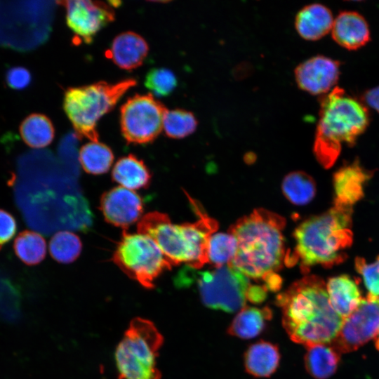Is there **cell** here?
Returning a JSON list of instances; mask_svg holds the SVG:
<instances>
[{
    "instance_id": "1",
    "label": "cell",
    "mask_w": 379,
    "mask_h": 379,
    "mask_svg": "<svg viewBox=\"0 0 379 379\" xmlns=\"http://www.w3.org/2000/svg\"><path fill=\"white\" fill-rule=\"evenodd\" d=\"M282 310L283 326L290 338L305 347L330 345L343 319L332 307L324 279L305 275L276 298Z\"/></svg>"
},
{
    "instance_id": "2",
    "label": "cell",
    "mask_w": 379,
    "mask_h": 379,
    "mask_svg": "<svg viewBox=\"0 0 379 379\" xmlns=\"http://www.w3.org/2000/svg\"><path fill=\"white\" fill-rule=\"evenodd\" d=\"M285 224L282 216L264 208L239 219L228 232L237 241L236 254L228 265L254 279L277 274L287 255L282 234Z\"/></svg>"
},
{
    "instance_id": "3",
    "label": "cell",
    "mask_w": 379,
    "mask_h": 379,
    "mask_svg": "<svg viewBox=\"0 0 379 379\" xmlns=\"http://www.w3.org/2000/svg\"><path fill=\"white\" fill-rule=\"evenodd\" d=\"M352 216V207L334 203L324 213L304 220L295 230L294 252L286 263L299 262L307 274L314 265L331 268L343 262L353 241Z\"/></svg>"
},
{
    "instance_id": "4",
    "label": "cell",
    "mask_w": 379,
    "mask_h": 379,
    "mask_svg": "<svg viewBox=\"0 0 379 379\" xmlns=\"http://www.w3.org/2000/svg\"><path fill=\"white\" fill-rule=\"evenodd\" d=\"M189 199L199 216L196 222L175 224L166 213L152 211L138 222L137 232L150 237L172 266L185 263L198 270L208 262V241L218 223Z\"/></svg>"
},
{
    "instance_id": "5",
    "label": "cell",
    "mask_w": 379,
    "mask_h": 379,
    "mask_svg": "<svg viewBox=\"0 0 379 379\" xmlns=\"http://www.w3.org/2000/svg\"><path fill=\"white\" fill-rule=\"evenodd\" d=\"M319 119L314 143V154L325 168L333 166L343 144L353 146L366 130L370 116L366 106L335 86L319 98Z\"/></svg>"
},
{
    "instance_id": "6",
    "label": "cell",
    "mask_w": 379,
    "mask_h": 379,
    "mask_svg": "<svg viewBox=\"0 0 379 379\" xmlns=\"http://www.w3.org/2000/svg\"><path fill=\"white\" fill-rule=\"evenodd\" d=\"M136 84L135 79L128 78L114 84L98 81L67 88L64 94L63 108L77 135L91 142L99 141L98 121Z\"/></svg>"
},
{
    "instance_id": "7",
    "label": "cell",
    "mask_w": 379,
    "mask_h": 379,
    "mask_svg": "<svg viewBox=\"0 0 379 379\" xmlns=\"http://www.w3.org/2000/svg\"><path fill=\"white\" fill-rule=\"evenodd\" d=\"M163 342L152 321L133 319L115 351L119 379H160L157 357Z\"/></svg>"
},
{
    "instance_id": "8",
    "label": "cell",
    "mask_w": 379,
    "mask_h": 379,
    "mask_svg": "<svg viewBox=\"0 0 379 379\" xmlns=\"http://www.w3.org/2000/svg\"><path fill=\"white\" fill-rule=\"evenodd\" d=\"M177 280L181 286L194 283L205 306L226 312L245 307L251 286L248 277L230 265L205 271L186 266Z\"/></svg>"
},
{
    "instance_id": "9",
    "label": "cell",
    "mask_w": 379,
    "mask_h": 379,
    "mask_svg": "<svg viewBox=\"0 0 379 379\" xmlns=\"http://www.w3.org/2000/svg\"><path fill=\"white\" fill-rule=\"evenodd\" d=\"M112 260L128 277L143 287H154L157 278L172 267L148 236L124 231Z\"/></svg>"
},
{
    "instance_id": "10",
    "label": "cell",
    "mask_w": 379,
    "mask_h": 379,
    "mask_svg": "<svg viewBox=\"0 0 379 379\" xmlns=\"http://www.w3.org/2000/svg\"><path fill=\"white\" fill-rule=\"evenodd\" d=\"M166 107L149 93L135 94L120 108V126L128 143L143 145L154 141L163 129Z\"/></svg>"
},
{
    "instance_id": "11",
    "label": "cell",
    "mask_w": 379,
    "mask_h": 379,
    "mask_svg": "<svg viewBox=\"0 0 379 379\" xmlns=\"http://www.w3.org/2000/svg\"><path fill=\"white\" fill-rule=\"evenodd\" d=\"M379 333V296L370 293L357 308L343 319L341 328L329 345L340 355L357 350Z\"/></svg>"
},
{
    "instance_id": "12",
    "label": "cell",
    "mask_w": 379,
    "mask_h": 379,
    "mask_svg": "<svg viewBox=\"0 0 379 379\" xmlns=\"http://www.w3.org/2000/svg\"><path fill=\"white\" fill-rule=\"evenodd\" d=\"M66 22L79 42L91 44L96 34L114 20V11L103 1L89 0L63 1Z\"/></svg>"
},
{
    "instance_id": "13",
    "label": "cell",
    "mask_w": 379,
    "mask_h": 379,
    "mask_svg": "<svg viewBox=\"0 0 379 379\" xmlns=\"http://www.w3.org/2000/svg\"><path fill=\"white\" fill-rule=\"evenodd\" d=\"M100 210L107 222L126 229L143 216V201L133 190L118 186L102 194Z\"/></svg>"
},
{
    "instance_id": "14",
    "label": "cell",
    "mask_w": 379,
    "mask_h": 379,
    "mask_svg": "<svg viewBox=\"0 0 379 379\" xmlns=\"http://www.w3.org/2000/svg\"><path fill=\"white\" fill-rule=\"evenodd\" d=\"M340 62L324 55H316L302 62L295 69L300 88L312 95H324L337 84Z\"/></svg>"
},
{
    "instance_id": "15",
    "label": "cell",
    "mask_w": 379,
    "mask_h": 379,
    "mask_svg": "<svg viewBox=\"0 0 379 379\" xmlns=\"http://www.w3.org/2000/svg\"><path fill=\"white\" fill-rule=\"evenodd\" d=\"M373 175L357 159L340 168L333 175L334 203L352 207L363 198L364 185Z\"/></svg>"
},
{
    "instance_id": "16",
    "label": "cell",
    "mask_w": 379,
    "mask_h": 379,
    "mask_svg": "<svg viewBox=\"0 0 379 379\" xmlns=\"http://www.w3.org/2000/svg\"><path fill=\"white\" fill-rule=\"evenodd\" d=\"M331 32L333 40L348 50L358 49L371 39L367 21L359 13L352 11L340 12L334 18Z\"/></svg>"
},
{
    "instance_id": "17",
    "label": "cell",
    "mask_w": 379,
    "mask_h": 379,
    "mask_svg": "<svg viewBox=\"0 0 379 379\" xmlns=\"http://www.w3.org/2000/svg\"><path fill=\"white\" fill-rule=\"evenodd\" d=\"M148 51V44L143 37L133 32H126L113 39L105 55L119 68L132 70L142 65Z\"/></svg>"
},
{
    "instance_id": "18",
    "label": "cell",
    "mask_w": 379,
    "mask_h": 379,
    "mask_svg": "<svg viewBox=\"0 0 379 379\" xmlns=\"http://www.w3.org/2000/svg\"><path fill=\"white\" fill-rule=\"evenodd\" d=\"M333 16L331 10L321 4L304 6L296 15L295 26L300 36L306 40H318L331 31Z\"/></svg>"
},
{
    "instance_id": "19",
    "label": "cell",
    "mask_w": 379,
    "mask_h": 379,
    "mask_svg": "<svg viewBox=\"0 0 379 379\" xmlns=\"http://www.w3.org/2000/svg\"><path fill=\"white\" fill-rule=\"evenodd\" d=\"M326 285L332 307L343 319L357 308L363 298L358 282L348 275L331 277Z\"/></svg>"
},
{
    "instance_id": "20",
    "label": "cell",
    "mask_w": 379,
    "mask_h": 379,
    "mask_svg": "<svg viewBox=\"0 0 379 379\" xmlns=\"http://www.w3.org/2000/svg\"><path fill=\"white\" fill-rule=\"evenodd\" d=\"M279 361L278 347L263 340L251 345L244 354L245 368L255 377L270 376L277 370Z\"/></svg>"
},
{
    "instance_id": "21",
    "label": "cell",
    "mask_w": 379,
    "mask_h": 379,
    "mask_svg": "<svg viewBox=\"0 0 379 379\" xmlns=\"http://www.w3.org/2000/svg\"><path fill=\"white\" fill-rule=\"evenodd\" d=\"M112 176L120 186L131 190L147 187L151 173L144 161L131 154L120 158L114 166Z\"/></svg>"
},
{
    "instance_id": "22",
    "label": "cell",
    "mask_w": 379,
    "mask_h": 379,
    "mask_svg": "<svg viewBox=\"0 0 379 379\" xmlns=\"http://www.w3.org/2000/svg\"><path fill=\"white\" fill-rule=\"evenodd\" d=\"M272 317V312L268 307L258 308L245 306L234 318L227 332L243 339L254 338L263 331L267 321L270 320Z\"/></svg>"
},
{
    "instance_id": "23",
    "label": "cell",
    "mask_w": 379,
    "mask_h": 379,
    "mask_svg": "<svg viewBox=\"0 0 379 379\" xmlns=\"http://www.w3.org/2000/svg\"><path fill=\"white\" fill-rule=\"evenodd\" d=\"M306 348L305 365L312 377L326 379L335 372L340 354L329 345H314Z\"/></svg>"
},
{
    "instance_id": "24",
    "label": "cell",
    "mask_w": 379,
    "mask_h": 379,
    "mask_svg": "<svg viewBox=\"0 0 379 379\" xmlns=\"http://www.w3.org/2000/svg\"><path fill=\"white\" fill-rule=\"evenodd\" d=\"M19 131L25 144L36 149L50 145L55 135V129L50 119L39 113H33L25 117L20 125Z\"/></svg>"
},
{
    "instance_id": "25",
    "label": "cell",
    "mask_w": 379,
    "mask_h": 379,
    "mask_svg": "<svg viewBox=\"0 0 379 379\" xmlns=\"http://www.w3.org/2000/svg\"><path fill=\"white\" fill-rule=\"evenodd\" d=\"M79 159L86 173L98 175L109 171L114 161V154L105 144L91 141L81 147Z\"/></svg>"
},
{
    "instance_id": "26",
    "label": "cell",
    "mask_w": 379,
    "mask_h": 379,
    "mask_svg": "<svg viewBox=\"0 0 379 379\" xmlns=\"http://www.w3.org/2000/svg\"><path fill=\"white\" fill-rule=\"evenodd\" d=\"M281 188L285 197L292 204L299 206L310 203L316 194L314 180L302 171H294L286 175Z\"/></svg>"
},
{
    "instance_id": "27",
    "label": "cell",
    "mask_w": 379,
    "mask_h": 379,
    "mask_svg": "<svg viewBox=\"0 0 379 379\" xmlns=\"http://www.w3.org/2000/svg\"><path fill=\"white\" fill-rule=\"evenodd\" d=\"M14 251L24 263L29 265H36L46 256V241L40 234L25 230L20 233L15 239Z\"/></svg>"
},
{
    "instance_id": "28",
    "label": "cell",
    "mask_w": 379,
    "mask_h": 379,
    "mask_svg": "<svg viewBox=\"0 0 379 379\" xmlns=\"http://www.w3.org/2000/svg\"><path fill=\"white\" fill-rule=\"evenodd\" d=\"M82 244L79 237L69 231L55 233L49 242L52 258L61 263H70L81 254Z\"/></svg>"
},
{
    "instance_id": "29",
    "label": "cell",
    "mask_w": 379,
    "mask_h": 379,
    "mask_svg": "<svg viewBox=\"0 0 379 379\" xmlns=\"http://www.w3.org/2000/svg\"><path fill=\"white\" fill-rule=\"evenodd\" d=\"M237 249V241L231 233H213L208 244V262L215 267L230 263Z\"/></svg>"
},
{
    "instance_id": "30",
    "label": "cell",
    "mask_w": 379,
    "mask_h": 379,
    "mask_svg": "<svg viewBox=\"0 0 379 379\" xmlns=\"http://www.w3.org/2000/svg\"><path fill=\"white\" fill-rule=\"evenodd\" d=\"M197 121L194 115L182 109H166L163 129L167 136L180 139L192 134L197 128Z\"/></svg>"
},
{
    "instance_id": "31",
    "label": "cell",
    "mask_w": 379,
    "mask_h": 379,
    "mask_svg": "<svg viewBox=\"0 0 379 379\" xmlns=\"http://www.w3.org/2000/svg\"><path fill=\"white\" fill-rule=\"evenodd\" d=\"M145 86L157 97L169 95L177 86L174 73L164 67L151 69L145 76Z\"/></svg>"
},
{
    "instance_id": "32",
    "label": "cell",
    "mask_w": 379,
    "mask_h": 379,
    "mask_svg": "<svg viewBox=\"0 0 379 379\" xmlns=\"http://www.w3.org/2000/svg\"><path fill=\"white\" fill-rule=\"evenodd\" d=\"M354 265L358 273L361 274L368 293L379 296V255L371 263H367L363 258L357 257Z\"/></svg>"
},
{
    "instance_id": "33",
    "label": "cell",
    "mask_w": 379,
    "mask_h": 379,
    "mask_svg": "<svg viewBox=\"0 0 379 379\" xmlns=\"http://www.w3.org/2000/svg\"><path fill=\"white\" fill-rule=\"evenodd\" d=\"M7 85L14 90L27 88L32 81L30 72L23 67H13L8 69L5 76Z\"/></svg>"
},
{
    "instance_id": "34",
    "label": "cell",
    "mask_w": 379,
    "mask_h": 379,
    "mask_svg": "<svg viewBox=\"0 0 379 379\" xmlns=\"http://www.w3.org/2000/svg\"><path fill=\"white\" fill-rule=\"evenodd\" d=\"M17 223L8 212L0 209V248L8 242L15 235Z\"/></svg>"
},
{
    "instance_id": "35",
    "label": "cell",
    "mask_w": 379,
    "mask_h": 379,
    "mask_svg": "<svg viewBox=\"0 0 379 379\" xmlns=\"http://www.w3.org/2000/svg\"><path fill=\"white\" fill-rule=\"evenodd\" d=\"M361 102L379 113V86L366 91Z\"/></svg>"
},
{
    "instance_id": "36",
    "label": "cell",
    "mask_w": 379,
    "mask_h": 379,
    "mask_svg": "<svg viewBox=\"0 0 379 379\" xmlns=\"http://www.w3.org/2000/svg\"><path fill=\"white\" fill-rule=\"evenodd\" d=\"M267 291L264 286L251 284L247 293V300L252 303H260L266 298Z\"/></svg>"
},
{
    "instance_id": "37",
    "label": "cell",
    "mask_w": 379,
    "mask_h": 379,
    "mask_svg": "<svg viewBox=\"0 0 379 379\" xmlns=\"http://www.w3.org/2000/svg\"><path fill=\"white\" fill-rule=\"evenodd\" d=\"M374 340H375V346L376 349L379 351V333L374 338Z\"/></svg>"
}]
</instances>
